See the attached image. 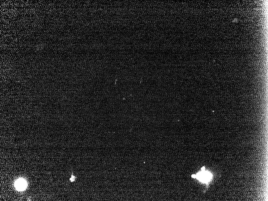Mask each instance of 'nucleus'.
<instances>
[{"label": "nucleus", "mask_w": 268, "mask_h": 201, "mask_svg": "<svg viewBox=\"0 0 268 201\" xmlns=\"http://www.w3.org/2000/svg\"><path fill=\"white\" fill-rule=\"evenodd\" d=\"M202 172H199L195 175V177L199 180L200 181L203 183H207L212 177V175L208 172H205L202 170Z\"/></svg>", "instance_id": "nucleus-1"}, {"label": "nucleus", "mask_w": 268, "mask_h": 201, "mask_svg": "<svg viewBox=\"0 0 268 201\" xmlns=\"http://www.w3.org/2000/svg\"><path fill=\"white\" fill-rule=\"evenodd\" d=\"M27 184L25 180L19 179L17 180L15 183V187L18 190H23L26 188Z\"/></svg>", "instance_id": "nucleus-2"}, {"label": "nucleus", "mask_w": 268, "mask_h": 201, "mask_svg": "<svg viewBox=\"0 0 268 201\" xmlns=\"http://www.w3.org/2000/svg\"><path fill=\"white\" fill-rule=\"evenodd\" d=\"M75 179H76V177L75 176H74L73 174H72V176H71V178H70V181L71 182H74L75 181Z\"/></svg>", "instance_id": "nucleus-3"}]
</instances>
